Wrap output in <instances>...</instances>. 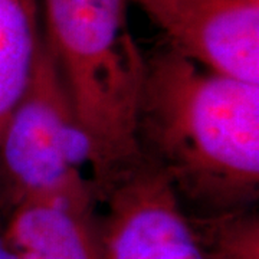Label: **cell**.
Instances as JSON below:
<instances>
[{"mask_svg": "<svg viewBox=\"0 0 259 259\" xmlns=\"http://www.w3.org/2000/svg\"><path fill=\"white\" fill-rule=\"evenodd\" d=\"M140 156L187 214L253 207L259 196V83L218 74L163 45L146 56Z\"/></svg>", "mask_w": 259, "mask_h": 259, "instance_id": "obj_1", "label": "cell"}, {"mask_svg": "<svg viewBox=\"0 0 259 259\" xmlns=\"http://www.w3.org/2000/svg\"><path fill=\"white\" fill-rule=\"evenodd\" d=\"M48 52L94 147L98 202L139 161L146 56L130 33V0H39Z\"/></svg>", "mask_w": 259, "mask_h": 259, "instance_id": "obj_2", "label": "cell"}, {"mask_svg": "<svg viewBox=\"0 0 259 259\" xmlns=\"http://www.w3.org/2000/svg\"><path fill=\"white\" fill-rule=\"evenodd\" d=\"M94 161L93 143L44 42L28 88L0 136L5 222L29 200L95 194Z\"/></svg>", "mask_w": 259, "mask_h": 259, "instance_id": "obj_3", "label": "cell"}, {"mask_svg": "<svg viewBox=\"0 0 259 259\" xmlns=\"http://www.w3.org/2000/svg\"><path fill=\"white\" fill-rule=\"evenodd\" d=\"M98 214L101 259H206L167 179L140 158L108 189Z\"/></svg>", "mask_w": 259, "mask_h": 259, "instance_id": "obj_4", "label": "cell"}, {"mask_svg": "<svg viewBox=\"0 0 259 259\" xmlns=\"http://www.w3.org/2000/svg\"><path fill=\"white\" fill-rule=\"evenodd\" d=\"M164 45L218 74L259 83V0H130Z\"/></svg>", "mask_w": 259, "mask_h": 259, "instance_id": "obj_5", "label": "cell"}, {"mask_svg": "<svg viewBox=\"0 0 259 259\" xmlns=\"http://www.w3.org/2000/svg\"><path fill=\"white\" fill-rule=\"evenodd\" d=\"M98 199L62 194L19 204L2 236L18 259H101Z\"/></svg>", "mask_w": 259, "mask_h": 259, "instance_id": "obj_6", "label": "cell"}, {"mask_svg": "<svg viewBox=\"0 0 259 259\" xmlns=\"http://www.w3.org/2000/svg\"><path fill=\"white\" fill-rule=\"evenodd\" d=\"M44 48L39 0H0V136Z\"/></svg>", "mask_w": 259, "mask_h": 259, "instance_id": "obj_7", "label": "cell"}, {"mask_svg": "<svg viewBox=\"0 0 259 259\" xmlns=\"http://www.w3.org/2000/svg\"><path fill=\"white\" fill-rule=\"evenodd\" d=\"M187 218L206 259H259V216L253 207Z\"/></svg>", "mask_w": 259, "mask_h": 259, "instance_id": "obj_8", "label": "cell"}, {"mask_svg": "<svg viewBox=\"0 0 259 259\" xmlns=\"http://www.w3.org/2000/svg\"><path fill=\"white\" fill-rule=\"evenodd\" d=\"M0 259H18L16 253L9 246V243L5 241V238L0 233Z\"/></svg>", "mask_w": 259, "mask_h": 259, "instance_id": "obj_9", "label": "cell"}]
</instances>
